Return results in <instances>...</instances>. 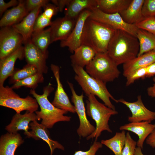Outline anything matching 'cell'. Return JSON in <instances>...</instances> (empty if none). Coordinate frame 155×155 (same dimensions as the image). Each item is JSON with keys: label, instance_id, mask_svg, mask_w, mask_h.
Returning a JSON list of instances; mask_svg holds the SVG:
<instances>
[{"label": "cell", "instance_id": "obj_35", "mask_svg": "<svg viewBox=\"0 0 155 155\" xmlns=\"http://www.w3.org/2000/svg\"><path fill=\"white\" fill-rule=\"evenodd\" d=\"M137 145V142L131 137L129 133H126L124 147L122 150V155H134Z\"/></svg>", "mask_w": 155, "mask_h": 155}, {"label": "cell", "instance_id": "obj_7", "mask_svg": "<svg viewBox=\"0 0 155 155\" xmlns=\"http://www.w3.org/2000/svg\"><path fill=\"white\" fill-rule=\"evenodd\" d=\"M11 87L0 85V105L15 110L16 113L26 110L34 113L38 108V104L35 98L28 96L21 98Z\"/></svg>", "mask_w": 155, "mask_h": 155}, {"label": "cell", "instance_id": "obj_17", "mask_svg": "<svg viewBox=\"0 0 155 155\" xmlns=\"http://www.w3.org/2000/svg\"><path fill=\"white\" fill-rule=\"evenodd\" d=\"M24 57V46H22L4 58L0 59V85H3L5 81L13 73L17 60H22Z\"/></svg>", "mask_w": 155, "mask_h": 155}, {"label": "cell", "instance_id": "obj_34", "mask_svg": "<svg viewBox=\"0 0 155 155\" xmlns=\"http://www.w3.org/2000/svg\"><path fill=\"white\" fill-rule=\"evenodd\" d=\"M146 67L138 69L133 71L126 77V86H129L133 84L135 81L140 79L146 77Z\"/></svg>", "mask_w": 155, "mask_h": 155}, {"label": "cell", "instance_id": "obj_36", "mask_svg": "<svg viewBox=\"0 0 155 155\" xmlns=\"http://www.w3.org/2000/svg\"><path fill=\"white\" fill-rule=\"evenodd\" d=\"M135 25L138 28L145 30L155 36V19L154 17L145 18Z\"/></svg>", "mask_w": 155, "mask_h": 155}, {"label": "cell", "instance_id": "obj_45", "mask_svg": "<svg viewBox=\"0 0 155 155\" xmlns=\"http://www.w3.org/2000/svg\"><path fill=\"white\" fill-rule=\"evenodd\" d=\"M142 149L138 147H136L134 155H144L142 152Z\"/></svg>", "mask_w": 155, "mask_h": 155}, {"label": "cell", "instance_id": "obj_31", "mask_svg": "<svg viewBox=\"0 0 155 155\" xmlns=\"http://www.w3.org/2000/svg\"><path fill=\"white\" fill-rule=\"evenodd\" d=\"M44 81L43 74L38 72L33 75L16 82L11 87L13 89H17L24 86L35 90L38 86V84L42 83Z\"/></svg>", "mask_w": 155, "mask_h": 155}, {"label": "cell", "instance_id": "obj_1", "mask_svg": "<svg viewBox=\"0 0 155 155\" xmlns=\"http://www.w3.org/2000/svg\"><path fill=\"white\" fill-rule=\"evenodd\" d=\"M139 48L136 37L125 31L117 30L109 43L107 53L118 66L136 57Z\"/></svg>", "mask_w": 155, "mask_h": 155}, {"label": "cell", "instance_id": "obj_13", "mask_svg": "<svg viewBox=\"0 0 155 155\" xmlns=\"http://www.w3.org/2000/svg\"><path fill=\"white\" fill-rule=\"evenodd\" d=\"M91 14V11L86 10L80 14L70 36L66 40L61 41L60 45L61 47H68L69 51L73 53L81 45V38L85 23Z\"/></svg>", "mask_w": 155, "mask_h": 155}, {"label": "cell", "instance_id": "obj_27", "mask_svg": "<svg viewBox=\"0 0 155 155\" xmlns=\"http://www.w3.org/2000/svg\"><path fill=\"white\" fill-rule=\"evenodd\" d=\"M132 0H96L97 8L108 14L120 13L126 9Z\"/></svg>", "mask_w": 155, "mask_h": 155}, {"label": "cell", "instance_id": "obj_4", "mask_svg": "<svg viewBox=\"0 0 155 155\" xmlns=\"http://www.w3.org/2000/svg\"><path fill=\"white\" fill-rule=\"evenodd\" d=\"M75 73V80L81 87L87 96L92 94L100 99L108 107L115 110V106L110 101L111 99L116 103L118 100L115 99L108 90L106 83L90 76L82 68L72 65Z\"/></svg>", "mask_w": 155, "mask_h": 155}, {"label": "cell", "instance_id": "obj_18", "mask_svg": "<svg viewBox=\"0 0 155 155\" xmlns=\"http://www.w3.org/2000/svg\"><path fill=\"white\" fill-rule=\"evenodd\" d=\"M155 129V124L148 121L130 122L120 126V130L130 131L136 134L138 137L137 142L138 147L142 149L144 143L148 136Z\"/></svg>", "mask_w": 155, "mask_h": 155}, {"label": "cell", "instance_id": "obj_33", "mask_svg": "<svg viewBox=\"0 0 155 155\" xmlns=\"http://www.w3.org/2000/svg\"><path fill=\"white\" fill-rule=\"evenodd\" d=\"M51 19L43 12L39 14L35 22L33 32L41 31L44 30L46 27L50 26L52 22Z\"/></svg>", "mask_w": 155, "mask_h": 155}, {"label": "cell", "instance_id": "obj_14", "mask_svg": "<svg viewBox=\"0 0 155 155\" xmlns=\"http://www.w3.org/2000/svg\"><path fill=\"white\" fill-rule=\"evenodd\" d=\"M51 69L57 84L54 99L51 103L57 108L65 110L67 112L75 113V107L70 102L60 81L59 67L55 64H51Z\"/></svg>", "mask_w": 155, "mask_h": 155}, {"label": "cell", "instance_id": "obj_6", "mask_svg": "<svg viewBox=\"0 0 155 155\" xmlns=\"http://www.w3.org/2000/svg\"><path fill=\"white\" fill-rule=\"evenodd\" d=\"M118 66L107 52L98 53L85 67L86 71L92 77L106 84L119 77L120 72Z\"/></svg>", "mask_w": 155, "mask_h": 155}, {"label": "cell", "instance_id": "obj_21", "mask_svg": "<svg viewBox=\"0 0 155 155\" xmlns=\"http://www.w3.org/2000/svg\"><path fill=\"white\" fill-rule=\"evenodd\" d=\"M19 1L17 6L5 12L0 20L1 28L11 26L19 23L29 13L26 8L25 1Z\"/></svg>", "mask_w": 155, "mask_h": 155}, {"label": "cell", "instance_id": "obj_37", "mask_svg": "<svg viewBox=\"0 0 155 155\" xmlns=\"http://www.w3.org/2000/svg\"><path fill=\"white\" fill-rule=\"evenodd\" d=\"M142 11L145 18L155 16V0H144Z\"/></svg>", "mask_w": 155, "mask_h": 155}, {"label": "cell", "instance_id": "obj_2", "mask_svg": "<svg viewBox=\"0 0 155 155\" xmlns=\"http://www.w3.org/2000/svg\"><path fill=\"white\" fill-rule=\"evenodd\" d=\"M116 30L89 17L86 20L81 38V44L88 46L97 53L107 52Z\"/></svg>", "mask_w": 155, "mask_h": 155}, {"label": "cell", "instance_id": "obj_28", "mask_svg": "<svg viewBox=\"0 0 155 155\" xmlns=\"http://www.w3.org/2000/svg\"><path fill=\"white\" fill-rule=\"evenodd\" d=\"M136 37L139 44V51L137 56L155 49V36L150 32L138 28Z\"/></svg>", "mask_w": 155, "mask_h": 155}, {"label": "cell", "instance_id": "obj_5", "mask_svg": "<svg viewBox=\"0 0 155 155\" xmlns=\"http://www.w3.org/2000/svg\"><path fill=\"white\" fill-rule=\"evenodd\" d=\"M87 96L86 113L94 120L96 127L94 132L87 137L86 139L88 140L95 138V140L97 141L102 131H106L112 133L108 122L111 116L118 114V112L100 102L94 95L91 94Z\"/></svg>", "mask_w": 155, "mask_h": 155}, {"label": "cell", "instance_id": "obj_11", "mask_svg": "<svg viewBox=\"0 0 155 155\" xmlns=\"http://www.w3.org/2000/svg\"><path fill=\"white\" fill-rule=\"evenodd\" d=\"M118 102L125 105L131 113L128 120L130 122L148 121L150 123L155 120V112L148 109L144 105L140 95L137 97L136 101L133 102H128L121 98Z\"/></svg>", "mask_w": 155, "mask_h": 155}, {"label": "cell", "instance_id": "obj_46", "mask_svg": "<svg viewBox=\"0 0 155 155\" xmlns=\"http://www.w3.org/2000/svg\"><path fill=\"white\" fill-rule=\"evenodd\" d=\"M154 18L155 19V16H154Z\"/></svg>", "mask_w": 155, "mask_h": 155}, {"label": "cell", "instance_id": "obj_44", "mask_svg": "<svg viewBox=\"0 0 155 155\" xmlns=\"http://www.w3.org/2000/svg\"><path fill=\"white\" fill-rule=\"evenodd\" d=\"M153 80L154 83L153 85L148 87L147 89V93L148 95L152 98H155V78Z\"/></svg>", "mask_w": 155, "mask_h": 155}, {"label": "cell", "instance_id": "obj_40", "mask_svg": "<svg viewBox=\"0 0 155 155\" xmlns=\"http://www.w3.org/2000/svg\"><path fill=\"white\" fill-rule=\"evenodd\" d=\"M19 3V1L16 0H11L6 3L3 0H0V16H1L3 13L9 8L16 6Z\"/></svg>", "mask_w": 155, "mask_h": 155}, {"label": "cell", "instance_id": "obj_15", "mask_svg": "<svg viewBox=\"0 0 155 155\" xmlns=\"http://www.w3.org/2000/svg\"><path fill=\"white\" fill-rule=\"evenodd\" d=\"M76 20L65 16L52 22L50 27L51 43L58 40H66L73 31Z\"/></svg>", "mask_w": 155, "mask_h": 155}, {"label": "cell", "instance_id": "obj_23", "mask_svg": "<svg viewBox=\"0 0 155 155\" xmlns=\"http://www.w3.org/2000/svg\"><path fill=\"white\" fill-rule=\"evenodd\" d=\"M144 1V0H132L128 7L119 13L126 23L136 25L145 19L142 11Z\"/></svg>", "mask_w": 155, "mask_h": 155}, {"label": "cell", "instance_id": "obj_30", "mask_svg": "<svg viewBox=\"0 0 155 155\" xmlns=\"http://www.w3.org/2000/svg\"><path fill=\"white\" fill-rule=\"evenodd\" d=\"M30 40L43 53H48L47 48L51 43V37L50 27L46 29L33 32Z\"/></svg>", "mask_w": 155, "mask_h": 155}, {"label": "cell", "instance_id": "obj_3", "mask_svg": "<svg viewBox=\"0 0 155 155\" xmlns=\"http://www.w3.org/2000/svg\"><path fill=\"white\" fill-rule=\"evenodd\" d=\"M54 88L50 83L43 88V93L38 94L35 90L31 89L30 93L37 100L40 108V111H36L35 113L38 120L42 119L41 124L48 129H51L56 123L61 121H70V116L64 115L68 112L55 107L48 99V97L53 91Z\"/></svg>", "mask_w": 155, "mask_h": 155}, {"label": "cell", "instance_id": "obj_32", "mask_svg": "<svg viewBox=\"0 0 155 155\" xmlns=\"http://www.w3.org/2000/svg\"><path fill=\"white\" fill-rule=\"evenodd\" d=\"M38 73L37 69L33 66L27 64L21 69H16L9 77V83L13 84Z\"/></svg>", "mask_w": 155, "mask_h": 155}, {"label": "cell", "instance_id": "obj_26", "mask_svg": "<svg viewBox=\"0 0 155 155\" xmlns=\"http://www.w3.org/2000/svg\"><path fill=\"white\" fill-rule=\"evenodd\" d=\"M97 53L90 47L81 44L70 56L72 65L84 68L89 63Z\"/></svg>", "mask_w": 155, "mask_h": 155}, {"label": "cell", "instance_id": "obj_10", "mask_svg": "<svg viewBox=\"0 0 155 155\" xmlns=\"http://www.w3.org/2000/svg\"><path fill=\"white\" fill-rule=\"evenodd\" d=\"M22 35L12 26L0 30V59H3L22 46Z\"/></svg>", "mask_w": 155, "mask_h": 155}, {"label": "cell", "instance_id": "obj_19", "mask_svg": "<svg viewBox=\"0 0 155 155\" xmlns=\"http://www.w3.org/2000/svg\"><path fill=\"white\" fill-rule=\"evenodd\" d=\"M29 126L32 138L36 140H42L48 145L50 150V155H53L54 150L56 148L64 150V146L57 141L52 140L50 136L48 128L42 124L34 121L30 123Z\"/></svg>", "mask_w": 155, "mask_h": 155}, {"label": "cell", "instance_id": "obj_25", "mask_svg": "<svg viewBox=\"0 0 155 155\" xmlns=\"http://www.w3.org/2000/svg\"><path fill=\"white\" fill-rule=\"evenodd\" d=\"M96 0H71L66 7L65 16L77 20L84 11H92L97 8Z\"/></svg>", "mask_w": 155, "mask_h": 155}, {"label": "cell", "instance_id": "obj_43", "mask_svg": "<svg viewBox=\"0 0 155 155\" xmlns=\"http://www.w3.org/2000/svg\"><path fill=\"white\" fill-rule=\"evenodd\" d=\"M146 77H150L155 75V62L146 67Z\"/></svg>", "mask_w": 155, "mask_h": 155}, {"label": "cell", "instance_id": "obj_42", "mask_svg": "<svg viewBox=\"0 0 155 155\" xmlns=\"http://www.w3.org/2000/svg\"><path fill=\"white\" fill-rule=\"evenodd\" d=\"M146 142L152 148H155V129L147 137Z\"/></svg>", "mask_w": 155, "mask_h": 155}, {"label": "cell", "instance_id": "obj_16", "mask_svg": "<svg viewBox=\"0 0 155 155\" xmlns=\"http://www.w3.org/2000/svg\"><path fill=\"white\" fill-rule=\"evenodd\" d=\"M37 120H38V118L34 113L26 111L23 114L16 113L13 117L10 123L6 127L5 129L8 132L13 133L23 130L27 137H32V134L28 131L30 129L29 125L30 122Z\"/></svg>", "mask_w": 155, "mask_h": 155}, {"label": "cell", "instance_id": "obj_8", "mask_svg": "<svg viewBox=\"0 0 155 155\" xmlns=\"http://www.w3.org/2000/svg\"><path fill=\"white\" fill-rule=\"evenodd\" d=\"M67 83L71 92V101L74 104L75 113L77 114L80 121L79 126L77 130V133L80 137H87L94 132L95 127L87 118L83 94L80 95L77 94L73 84L68 81Z\"/></svg>", "mask_w": 155, "mask_h": 155}, {"label": "cell", "instance_id": "obj_41", "mask_svg": "<svg viewBox=\"0 0 155 155\" xmlns=\"http://www.w3.org/2000/svg\"><path fill=\"white\" fill-rule=\"evenodd\" d=\"M71 0H52L53 3L58 8L59 11L62 12L65 7L68 5Z\"/></svg>", "mask_w": 155, "mask_h": 155}, {"label": "cell", "instance_id": "obj_12", "mask_svg": "<svg viewBox=\"0 0 155 155\" xmlns=\"http://www.w3.org/2000/svg\"><path fill=\"white\" fill-rule=\"evenodd\" d=\"M24 44V57L27 64L36 67L38 73H46L48 67L46 65V60L48 53H43L32 42L30 39Z\"/></svg>", "mask_w": 155, "mask_h": 155}, {"label": "cell", "instance_id": "obj_29", "mask_svg": "<svg viewBox=\"0 0 155 155\" xmlns=\"http://www.w3.org/2000/svg\"><path fill=\"white\" fill-rule=\"evenodd\" d=\"M126 138L125 132L122 130L121 132H116L114 136L109 139L102 140L101 143L108 148L115 155H122Z\"/></svg>", "mask_w": 155, "mask_h": 155}, {"label": "cell", "instance_id": "obj_9", "mask_svg": "<svg viewBox=\"0 0 155 155\" xmlns=\"http://www.w3.org/2000/svg\"><path fill=\"white\" fill-rule=\"evenodd\" d=\"M89 18L107 25L116 30H123L136 37L138 28L135 25L130 24L126 23L119 13H106L97 7L91 11Z\"/></svg>", "mask_w": 155, "mask_h": 155}, {"label": "cell", "instance_id": "obj_39", "mask_svg": "<svg viewBox=\"0 0 155 155\" xmlns=\"http://www.w3.org/2000/svg\"><path fill=\"white\" fill-rule=\"evenodd\" d=\"M102 145L101 142L95 140L88 150L76 151L73 155H95L97 151L102 147Z\"/></svg>", "mask_w": 155, "mask_h": 155}, {"label": "cell", "instance_id": "obj_38", "mask_svg": "<svg viewBox=\"0 0 155 155\" xmlns=\"http://www.w3.org/2000/svg\"><path fill=\"white\" fill-rule=\"evenodd\" d=\"M25 1L26 8L28 13L38 7L43 8L49 2L48 0H27Z\"/></svg>", "mask_w": 155, "mask_h": 155}, {"label": "cell", "instance_id": "obj_20", "mask_svg": "<svg viewBox=\"0 0 155 155\" xmlns=\"http://www.w3.org/2000/svg\"><path fill=\"white\" fill-rule=\"evenodd\" d=\"M41 8H36L31 11L20 22L12 26L22 35L24 44L31 38L36 20Z\"/></svg>", "mask_w": 155, "mask_h": 155}, {"label": "cell", "instance_id": "obj_22", "mask_svg": "<svg viewBox=\"0 0 155 155\" xmlns=\"http://www.w3.org/2000/svg\"><path fill=\"white\" fill-rule=\"evenodd\" d=\"M155 62V49L137 56L123 64V75L125 78L138 69L145 67Z\"/></svg>", "mask_w": 155, "mask_h": 155}, {"label": "cell", "instance_id": "obj_24", "mask_svg": "<svg viewBox=\"0 0 155 155\" xmlns=\"http://www.w3.org/2000/svg\"><path fill=\"white\" fill-rule=\"evenodd\" d=\"M20 134L8 132L0 138V155H15L17 148L24 142Z\"/></svg>", "mask_w": 155, "mask_h": 155}]
</instances>
